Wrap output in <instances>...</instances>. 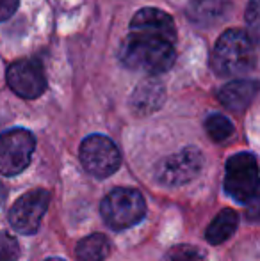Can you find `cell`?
<instances>
[{"label": "cell", "mask_w": 260, "mask_h": 261, "mask_svg": "<svg viewBox=\"0 0 260 261\" xmlns=\"http://www.w3.org/2000/svg\"><path fill=\"white\" fill-rule=\"evenodd\" d=\"M205 156L196 146H187L175 155H170L155 165V179L164 187H182L200 176Z\"/></svg>", "instance_id": "6"}, {"label": "cell", "mask_w": 260, "mask_h": 261, "mask_svg": "<svg viewBox=\"0 0 260 261\" xmlns=\"http://www.w3.org/2000/svg\"><path fill=\"white\" fill-rule=\"evenodd\" d=\"M6 196H7V189H6V185H4V183L0 181V204L4 203V199H6Z\"/></svg>", "instance_id": "21"}, {"label": "cell", "mask_w": 260, "mask_h": 261, "mask_svg": "<svg viewBox=\"0 0 260 261\" xmlns=\"http://www.w3.org/2000/svg\"><path fill=\"white\" fill-rule=\"evenodd\" d=\"M111 252V242L105 234L94 233L82 238L75 247L77 261H105Z\"/></svg>", "instance_id": "15"}, {"label": "cell", "mask_w": 260, "mask_h": 261, "mask_svg": "<svg viewBox=\"0 0 260 261\" xmlns=\"http://www.w3.org/2000/svg\"><path fill=\"white\" fill-rule=\"evenodd\" d=\"M21 249L13 234L0 231V261H18Z\"/></svg>", "instance_id": "18"}, {"label": "cell", "mask_w": 260, "mask_h": 261, "mask_svg": "<svg viewBox=\"0 0 260 261\" xmlns=\"http://www.w3.org/2000/svg\"><path fill=\"white\" fill-rule=\"evenodd\" d=\"M36 139L25 128H11L0 134V174L18 176L29 167Z\"/></svg>", "instance_id": "7"}, {"label": "cell", "mask_w": 260, "mask_h": 261, "mask_svg": "<svg viewBox=\"0 0 260 261\" xmlns=\"http://www.w3.org/2000/svg\"><path fill=\"white\" fill-rule=\"evenodd\" d=\"M79 158L87 174L98 179L112 176L122 165V153L109 137L93 134L80 144Z\"/></svg>", "instance_id": "5"}, {"label": "cell", "mask_w": 260, "mask_h": 261, "mask_svg": "<svg viewBox=\"0 0 260 261\" xmlns=\"http://www.w3.org/2000/svg\"><path fill=\"white\" fill-rule=\"evenodd\" d=\"M257 55L255 43L248 32L228 29L218 39L212 52V68L219 76H239L253 69Z\"/></svg>", "instance_id": "2"}, {"label": "cell", "mask_w": 260, "mask_h": 261, "mask_svg": "<svg viewBox=\"0 0 260 261\" xmlns=\"http://www.w3.org/2000/svg\"><path fill=\"white\" fill-rule=\"evenodd\" d=\"M123 64L146 75H160L175 64V43L146 36H129L120 52Z\"/></svg>", "instance_id": "1"}, {"label": "cell", "mask_w": 260, "mask_h": 261, "mask_svg": "<svg viewBox=\"0 0 260 261\" xmlns=\"http://www.w3.org/2000/svg\"><path fill=\"white\" fill-rule=\"evenodd\" d=\"M166 91L162 82L157 79H148L141 82L130 96V109L135 116H148L159 110L164 103Z\"/></svg>", "instance_id": "11"}, {"label": "cell", "mask_w": 260, "mask_h": 261, "mask_svg": "<svg viewBox=\"0 0 260 261\" xmlns=\"http://www.w3.org/2000/svg\"><path fill=\"white\" fill-rule=\"evenodd\" d=\"M50 204V194L45 189H32L20 196L11 206L7 219L14 231L21 234L38 233Z\"/></svg>", "instance_id": "8"}, {"label": "cell", "mask_w": 260, "mask_h": 261, "mask_svg": "<svg viewBox=\"0 0 260 261\" xmlns=\"http://www.w3.org/2000/svg\"><path fill=\"white\" fill-rule=\"evenodd\" d=\"M228 11V0H193L187 7V18L198 27H210L225 20Z\"/></svg>", "instance_id": "13"}, {"label": "cell", "mask_w": 260, "mask_h": 261, "mask_svg": "<svg viewBox=\"0 0 260 261\" xmlns=\"http://www.w3.org/2000/svg\"><path fill=\"white\" fill-rule=\"evenodd\" d=\"M166 261H207V252L196 245L178 244L166 252Z\"/></svg>", "instance_id": "17"}, {"label": "cell", "mask_w": 260, "mask_h": 261, "mask_svg": "<svg viewBox=\"0 0 260 261\" xmlns=\"http://www.w3.org/2000/svg\"><path fill=\"white\" fill-rule=\"evenodd\" d=\"M132 36H146V38H157L164 41L175 43L177 39V29H175L173 18L168 13L155 7H145L137 11L130 21Z\"/></svg>", "instance_id": "10"}, {"label": "cell", "mask_w": 260, "mask_h": 261, "mask_svg": "<svg viewBox=\"0 0 260 261\" xmlns=\"http://www.w3.org/2000/svg\"><path fill=\"white\" fill-rule=\"evenodd\" d=\"M205 130L214 142H225L232 137L235 128H233V123L228 117L221 116V114H210L205 119Z\"/></svg>", "instance_id": "16"}, {"label": "cell", "mask_w": 260, "mask_h": 261, "mask_svg": "<svg viewBox=\"0 0 260 261\" xmlns=\"http://www.w3.org/2000/svg\"><path fill=\"white\" fill-rule=\"evenodd\" d=\"M18 2L20 0H0V21H6L14 14L18 9Z\"/></svg>", "instance_id": "20"}, {"label": "cell", "mask_w": 260, "mask_h": 261, "mask_svg": "<svg viewBox=\"0 0 260 261\" xmlns=\"http://www.w3.org/2000/svg\"><path fill=\"white\" fill-rule=\"evenodd\" d=\"M257 91L258 86L255 80H233L219 89L218 100L225 109L233 110V112H243L255 100Z\"/></svg>", "instance_id": "12"}, {"label": "cell", "mask_w": 260, "mask_h": 261, "mask_svg": "<svg viewBox=\"0 0 260 261\" xmlns=\"http://www.w3.org/2000/svg\"><path fill=\"white\" fill-rule=\"evenodd\" d=\"M239 226V213L232 208H225L212 219L205 231V240L210 245H221L237 231Z\"/></svg>", "instance_id": "14"}, {"label": "cell", "mask_w": 260, "mask_h": 261, "mask_svg": "<svg viewBox=\"0 0 260 261\" xmlns=\"http://www.w3.org/2000/svg\"><path fill=\"white\" fill-rule=\"evenodd\" d=\"M46 261H66L63 258H50V259H46Z\"/></svg>", "instance_id": "22"}, {"label": "cell", "mask_w": 260, "mask_h": 261, "mask_svg": "<svg viewBox=\"0 0 260 261\" xmlns=\"http://www.w3.org/2000/svg\"><path fill=\"white\" fill-rule=\"evenodd\" d=\"M225 190L241 204H251L258 196V162L253 153L241 151L226 160Z\"/></svg>", "instance_id": "4"}, {"label": "cell", "mask_w": 260, "mask_h": 261, "mask_svg": "<svg viewBox=\"0 0 260 261\" xmlns=\"http://www.w3.org/2000/svg\"><path fill=\"white\" fill-rule=\"evenodd\" d=\"M246 21L250 23V27L253 29L255 36H257V27H258V0H251L246 11Z\"/></svg>", "instance_id": "19"}, {"label": "cell", "mask_w": 260, "mask_h": 261, "mask_svg": "<svg viewBox=\"0 0 260 261\" xmlns=\"http://www.w3.org/2000/svg\"><path fill=\"white\" fill-rule=\"evenodd\" d=\"M145 196L137 189L120 187L107 194L100 203V213L104 222L111 229L123 231L139 224L146 217Z\"/></svg>", "instance_id": "3"}, {"label": "cell", "mask_w": 260, "mask_h": 261, "mask_svg": "<svg viewBox=\"0 0 260 261\" xmlns=\"http://www.w3.org/2000/svg\"><path fill=\"white\" fill-rule=\"evenodd\" d=\"M7 86L25 100H36L46 89V76L41 64L32 59H21L7 68Z\"/></svg>", "instance_id": "9"}]
</instances>
